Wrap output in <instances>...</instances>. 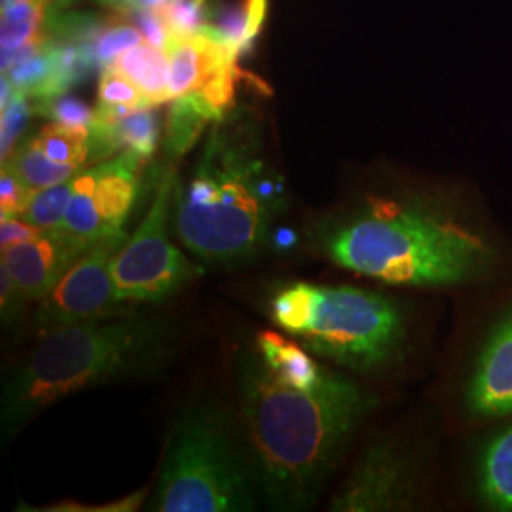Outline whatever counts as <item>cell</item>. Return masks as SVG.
Returning <instances> with one entry per match:
<instances>
[{"label":"cell","instance_id":"cell-5","mask_svg":"<svg viewBox=\"0 0 512 512\" xmlns=\"http://www.w3.org/2000/svg\"><path fill=\"white\" fill-rule=\"evenodd\" d=\"M270 315L315 357L359 376L397 368L412 342V319L401 300L353 285L281 287Z\"/></svg>","mask_w":512,"mask_h":512},{"label":"cell","instance_id":"cell-31","mask_svg":"<svg viewBox=\"0 0 512 512\" xmlns=\"http://www.w3.org/2000/svg\"><path fill=\"white\" fill-rule=\"evenodd\" d=\"M145 490H139L135 494L128 495L124 499H118L114 503L99 505V507H88V505H78V503H59L54 507L42 509V511L52 512H129L137 511L145 503Z\"/></svg>","mask_w":512,"mask_h":512},{"label":"cell","instance_id":"cell-22","mask_svg":"<svg viewBox=\"0 0 512 512\" xmlns=\"http://www.w3.org/2000/svg\"><path fill=\"white\" fill-rule=\"evenodd\" d=\"M74 179L67 183L54 184L42 190H35L29 207L21 219L33 224L40 232H57L63 224L69 200L73 194Z\"/></svg>","mask_w":512,"mask_h":512},{"label":"cell","instance_id":"cell-19","mask_svg":"<svg viewBox=\"0 0 512 512\" xmlns=\"http://www.w3.org/2000/svg\"><path fill=\"white\" fill-rule=\"evenodd\" d=\"M2 165L14 171L19 179L33 190L67 183L80 173V167L54 162L42 150L33 147L29 141L23 143L16 152H12V156L8 158V164Z\"/></svg>","mask_w":512,"mask_h":512},{"label":"cell","instance_id":"cell-23","mask_svg":"<svg viewBox=\"0 0 512 512\" xmlns=\"http://www.w3.org/2000/svg\"><path fill=\"white\" fill-rule=\"evenodd\" d=\"M143 40L141 29L137 25H131L122 19H110L103 23L93 40V50L97 55V61L107 67L118 59V55L128 52L131 48L139 46Z\"/></svg>","mask_w":512,"mask_h":512},{"label":"cell","instance_id":"cell-6","mask_svg":"<svg viewBox=\"0 0 512 512\" xmlns=\"http://www.w3.org/2000/svg\"><path fill=\"white\" fill-rule=\"evenodd\" d=\"M260 501L239 423L222 406H190L167 440L147 511L247 512Z\"/></svg>","mask_w":512,"mask_h":512},{"label":"cell","instance_id":"cell-28","mask_svg":"<svg viewBox=\"0 0 512 512\" xmlns=\"http://www.w3.org/2000/svg\"><path fill=\"white\" fill-rule=\"evenodd\" d=\"M239 74L238 65H226L224 69H220L215 74L200 93L203 99L207 101V105L217 114V118H222L224 110L230 109L234 103V95H236V76Z\"/></svg>","mask_w":512,"mask_h":512},{"label":"cell","instance_id":"cell-26","mask_svg":"<svg viewBox=\"0 0 512 512\" xmlns=\"http://www.w3.org/2000/svg\"><path fill=\"white\" fill-rule=\"evenodd\" d=\"M40 112L46 114L55 124L74 129L92 128L95 110L90 109L84 101L74 95H54L50 99H42Z\"/></svg>","mask_w":512,"mask_h":512},{"label":"cell","instance_id":"cell-27","mask_svg":"<svg viewBox=\"0 0 512 512\" xmlns=\"http://www.w3.org/2000/svg\"><path fill=\"white\" fill-rule=\"evenodd\" d=\"M33 194H35L33 188H29L14 171H10L8 167L2 165V175H0V211H2V219L21 217L25 213V209L29 207Z\"/></svg>","mask_w":512,"mask_h":512},{"label":"cell","instance_id":"cell-14","mask_svg":"<svg viewBox=\"0 0 512 512\" xmlns=\"http://www.w3.org/2000/svg\"><path fill=\"white\" fill-rule=\"evenodd\" d=\"M167 55L171 65L169 101L200 92L220 69L238 61L228 46L202 31L192 37L171 38Z\"/></svg>","mask_w":512,"mask_h":512},{"label":"cell","instance_id":"cell-24","mask_svg":"<svg viewBox=\"0 0 512 512\" xmlns=\"http://www.w3.org/2000/svg\"><path fill=\"white\" fill-rule=\"evenodd\" d=\"M99 103L110 105V107H126V109L152 107L141 90L114 65H107L101 74Z\"/></svg>","mask_w":512,"mask_h":512},{"label":"cell","instance_id":"cell-16","mask_svg":"<svg viewBox=\"0 0 512 512\" xmlns=\"http://www.w3.org/2000/svg\"><path fill=\"white\" fill-rule=\"evenodd\" d=\"M268 0H241L239 4H222L203 25L202 33L228 46L234 54L249 50L266 18Z\"/></svg>","mask_w":512,"mask_h":512},{"label":"cell","instance_id":"cell-1","mask_svg":"<svg viewBox=\"0 0 512 512\" xmlns=\"http://www.w3.org/2000/svg\"><path fill=\"white\" fill-rule=\"evenodd\" d=\"M336 266L391 287L480 293L512 281V245L465 188L372 192L327 220Z\"/></svg>","mask_w":512,"mask_h":512},{"label":"cell","instance_id":"cell-15","mask_svg":"<svg viewBox=\"0 0 512 512\" xmlns=\"http://www.w3.org/2000/svg\"><path fill=\"white\" fill-rule=\"evenodd\" d=\"M154 107L129 110L109 124L93 122L90 128V160L107 158L116 150L133 152L148 160L158 147L160 124Z\"/></svg>","mask_w":512,"mask_h":512},{"label":"cell","instance_id":"cell-20","mask_svg":"<svg viewBox=\"0 0 512 512\" xmlns=\"http://www.w3.org/2000/svg\"><path fill=\"white\" fill-rule=\"evenodd\" d=\"M46 19L44 0H19L2 8V50L44 42Z\"/></svg>","mask_w":512,"mask_h":512},{"label":"cell","instance_id":"cell-11","mask_svg":"<svg viewBox=\"0 0 512 512\" xmlns=\"http://www.w3.org/2000/svg\"><path fill=\"white\" fill-rule=\"evenodd\" d=\"M128 241L126 230L97 241L61 275L54 289L40 300L37 325L40 330L73 325L118 315L122 300L116 293L112 262Z\"/></svg>","mask_w":512,"mask_h":512},{"label":"cell","instance_id":"cell-25","mask_svg":"<svg viewBox=\"0 0 512 512\" xmlns=\"http://www.w3.org/2000/svg\"><path fill=\"white\" fill-rule=\"evenodd\" d=\"M205 0H169L158 14L164 19L171 38L192 37L200 33L205 21Z\"/></svg>","mask_w":512,"mask_h":512},{"label":"cell","instance_id":"cell-8","mask_svg":"<svg viewBox=\"0 0 512 512\" xmlns=\"http://www.w3.org/2000/svg\"><path fill=\"white\" fill-rule=\"evenodd\" d=\"M173 190L171 179L158 186L145 219L112 262L116 293L124 304L162 302L202 274L171 239Z\"/></svg>","mask_w":512,"mask_h":512},{"label":"cell","instance_id":"cell-9","mask_svg":"<svg viewBox=\"0 0 512 512\" xmlns=\"http://www.w3.org/2000/svg\"><path fill=\"white\" fill-rule=\"evenodd\" d=\"M427 495L429 478L420 456L393 435H376L357 454L329 511H418Z\"/></svg>","mask_w":512,"mask_h":512},{"label":"cell","instance_id":"cell-7","mask_svg":"<svg viewBox=\"0 0 512 512\" xmlns=\"http://www.w3.org/2000/svg\"><path fill=\"white\" fill-rule=\"evenodd\" d=\"M452 397L459 420L473 429L512 420V289L469 330Z\"/></svg>","mask_w":512,"mask_h":512},{"label":"cell","instance_id":"cell-33","mask_svg":"<svg viewBox=\"0 0 512 512\" xmlns=\"http://www.w3.org/2000/svg\"><path fill=\"white\" fill-rule=\"evenodd\" d=\"M141 4H145L148 8H154V10H158V8H162L164 4H167L169 0H139Z\"/></svg>","mask_w":512,"mask_h":512},{"label":"cell","instance_id":"cell-13","mask_svg":"<svg viewBox=\"0 0 512 512\" xmlns=\"http://www.w3.org/2000/svg\"><path fill=\"white\" fill-rule=\"evenodd\" d=\"M80 255L61 234L44 232L31 241L4 249L2 266L8 268L27 302H40Z\"/></svg>","mask_w":512,"mask_h":512},{"label":"cell","instance_id":"cell-30","mask_svg":"<svg viewBox=\"0 0 512 512\" xmlns=\"http://www.w3.org/2000/svg\"><path fill=\"white\" fill-rule=\"evenodd\" d=\"M27 300L19 293L18 285L6 266L0 264V308H2V323L12 325Z\"/></svg>","mask_w":512,"mask_h":512},{"label":"cell","instance_id":"cell-21","mask_svg":"<svg viewBox=\"0 0 512 512\" xmlns=\"http://www.w3.org/2000/svg\"><path fill=\"white\" fill-rule=\"evenodd\" d=\"M48 158L59 164L82 165L90 160V129H74L61 124H48L29 141Z\"/></svg>","mask_w":512,"mask_h":512},{"label":"cell","instance_id":"cell-12","mask_svg":"<svg viewBox=\"0 0 512 512\" xmlns=\"http://www.w3.org/2000/svg\"><path fill=\"white\" fill-rule=\"evenodd\" d=\"M463 459L469 503L478 511L512 512V420L480 427Z\"/></svg>","mask_w":512,"mask_h":512},{"label":"cell","instance_id":"cell-37","mask_svg":"<svg viewBox=\"0 0 512 512\" xmlns=\"http://www.w3.org/2000/svg\"><path fill=\"white\" fill-rule=\"evenodd\" d=\"M59 2H63V4H65V2H71V0H59Z\"/></svg>","mask_w":512,"mask_h":512},{"label":"cell","instance_id":"cell-34","mask_svg":"<svg viewBox=\"0 0 512 512\" xmlns=\"http://www.w3.org/2000/svg\"><path fill=\"white\" fill-rule=\"evenodd\" d=\"M137 2H139V0H120V4L124 6V10H126L128 6H133V4H137Z\"/></svg>","mask_w":512,"mask_h":512},{"label":"cell","instance_id":"cell-2","mask_svg":"<svg viewBox=\"0 0 512 512\" xmlns=\"http://www.w3.org/2000/svg\"><path fill=\"white\" fill-rule=\"evenodd\" d=\"M236 384L260 501L272 511H308L380 399L330 368L311 384L285 382L255 346L239 351Z\"/></svg>","mask_w":512,"mask_h":512},{"label":"cell","instance_id":"cell-36","mask_svg":"<svg viewBox=\"0 0 512 512\" xmlns=\"http://www.w3.org/2000/svg\"><path fill=\"white\" fill-rule=\"evenodd\" d=\"M112 2H114V4H120V0H112Z\"/></svg>","mask_w":512,"mask_h":512},{"label":"cell","instance_id":"cell-32","mask_svg":"<svg viewBox=\"0 0 512 512\" xmlns=\"http://www.w3.org/2000/svg\"><path fill=\"white\" fill-rule=\"evenodd\" d=\"M40 232L33 224H29L27 220L21 217H8V219H0V251L10 249L23 241H31L38 238Z\"/></svg>","mask_w":512,"mask_h":512},{"label":"cell","instance_id":"cell-29","mask_svg":"<svg viewBox=\"0 0 512 512\" xmlns=\"http://www.w3.org/2000/svg\"><path fill=\"white\" fill-rule=\"evenodd\" d=\"M31 116V107L27 103V95L18 93L14 101L2 109V164L6 158L12 156L14 145L23 133V129L29 122Z\"/></svg>","mask_w":512,"mask_h":512},{"label":"cell","instance_id":"cell-17","mask_svg":"<svg viewBox=\"0 0 512 512\" xmlns=\"http://www.w3.org/2000/svg\"><path fill=\"white\" fill-rule=\"evenodd\" d=\"M118 71L128 76L129 80L147 97L152 107L169 101V55L150 42H141L139 46L118 55L114 63Z\"/></svg>","mask_w":512,"mask_h":512},{"label":"cell","instance_id":"cell-4","mask_svg":"<svg viewBox=\"0 0 512 512\" xmlns=\"http://www.w3.org/2000/svg\"><path fill=\"white\" fill-rule=\"evenodd\" d=\"M281 188L249 148L215 135L190 181L173 190L171 230L198 260L232 266L264 247Z\"/></svg>","mask_w":512,"mask_h":512},{"label":"cell","instance_id":"cell-3","mask_svg":"<svg viewBox=\"0 0 512 512\" xmlns=\"http://www.w3.org/2000/svg\"><path fill=\"white\" fill-rule=\"evenodd\" d=\"M164 323L141 315H110L59 325L42 336L2 384L0 429L14 437L46 408L92 387L143 376L164 365Z\"/></svg>","mask_w":512,"mask_h":512},{"label":"cell","instance_id":"cell-35","mask_svg":"<svg viewBox=\"0 0 512 512\" xmlns=\"http://www.w3.org/2000/svg\"><path fill=\"white\" fill-rule=\"evenodd\" d=\"M14 2H19V0H2V8L10 6V4H14Z\"/></svg>","mask_w":512,"mask_h":512},{"label":"cell","instance_id":"cell-18","mask_svg":"<svg viewBox=\"0 0 512 512\" xmlns=\"http://www.w3.org/2000/svg\"><path fill=\"white\" fill-rule=\"evenodd\" d=\"M211 120L219 118L207 105L202 93L194 92L175 99L167 120V152L171 156H183Z\"/></svg>","mask_w":512,"mask_h":512},{"label":"cell","instance_id":"cell-10","mask_svg":"<svg viewBox=\"0 0 512 512\" xmlns=\"http://www.w3.org/2000/svg\"><path fill=\"white\" fill-rule=\"evenodd\" d=\"M143 158L122 152L118 158L80 171L57 234L84 253L101 239L124 230L139 200V169Z\"/></svg>","mask_w":512,"mask_h":512}]
</instances>
